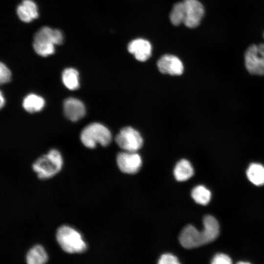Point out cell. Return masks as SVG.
Wrapping results in <instances>:
<instances>
[{"label":"cell","mask_w":264,"mask_h":264,"mask_svg":"<svg viewBox=\"0 0 264 264\" xmlns=\"http://www.w3.org/2000/svg\"><path fill=\"white\" fill-rule=\"evenodd\" d=\"M204 228L198 231L192 225H187L181 230L179 236L181 245L186 248H193L214 241L220 232L217 220L211 215H206L203 220Z\"/></svg>","instance_id":"6da1fadb"},{"label":"cell","mask_w":264,"mask_h":264,"mask_svg":"<svg viewBox=\"0 0 264 264\" xmlns=\"http://www.w3.org/2000/svg\"><path fill=\"white\" fill-rule=\"evenodd\" d=\"M55 238L60 248L67 253H81L87 249V244L81 234L69 225H62L58 227Z\"/></svg>","instance_id":"7a4b0ae2"},{"label":"cell","mask_w":264,"mask_h":264,"mask_svg":"<svg viewBox=\"0 0 264 264\" xmlns=\"http://www.w3.org/2000/svg\"><path fill=\"white\" fill-rule=\"evenodd\" d=\"M63 164L61 154L56 149L50 150L46 154L37 158L32 164V168L38 178L45 179L58 174Z\"/></svg>","instance_id":"3957f363"},{"label":"cell","mask_w":264,"mask_h":264,"mask_svg":"<svg viewBox=\"0 0 264 264\" xmlns=\"http://www.w3.org/2000/svg\"><path fill=\"white\" fill-rule=\"evenodd\" d=\"M111 134L104 125L99 123H92L87 126L82 131L80 139L85 146L94 148L97 144L108 146L111 142Z\"/></svg>","instance_id":"277c9868"},{"label":"cell","mask_w":264,"mask_h":264,"mask_svg":"<svg viewBox=\"0 0 264 264\" xmlns=\"http://www.w3.org/2000/svg\"><path fill=\"white\" fill-rule=\"evenodd\" d=\"M244 62L250 73L264 75V44L250 45L245 53Z\"/></svg>","instance_id":"5b68a950"},{"label":"cell","mask_w":264,"mask_h":264,"mask_svg":"<svg viewBox=\"0 0 264 264\" xmlns=\"http://www.w3.org/2000/svg\"><path fill=\"white\" fill-rule=\"evenodd\" d=\"M115 140L120 148L128 152H136L143 143L140 133L131 127L122 128L116 135Z\"/></svg>","instance_id":"8992f818"},{"label":"cell","mask_w":264,"mask_h":264,"mask_svg":"<svg viewBox=\"0 0 264 264\" xmlns=\"http://www.w3.org/2000/svg\"><path fill=\"white\" fill-rule=\"evenodd\" d=\"M183 1L184 6L183 23L190 28L197 27L204 15L203 6L198 0H184Z\"/></svg>","instance_id":"52a82bcc"},{"label":"cell","mask_w":264,"mask_h":264,"mask_svg":"<svg viewBox=\"0 0 264 264\" xmlns=\"http://www.w3.org/2000/svg\"><path fill=\"white\" fill-rule=\"evenodd\" d=\"M116 161L120 171L127 174L137 173L142 165L141 157L136 152H121L117 155Z\"/></svg>","instance_id":"ba28073f"},{"label":"cell","mask_w":264,"mask_h":264,"mask_svg":"<svg viewBox=\"0 0 264 264\" xmlns=\"http://www.w3.org/2000/svg\"><path fill=\"white\" fill-rule=\"evenodd\" d=\"M157 66L161 73L171 75H180L184 70L181 61L177 57L171 54L162 56L157 62Z\"/></svg>","instance_id":"9c48e42d"},{"label":"cell","mask_w":264,"mask_h":264,"mask_svg":"<svg viewBox=\"0 0 264 264\" xmlns=\"http://www.w3.org/2000/svg\"><path fill=\"white\" fill-rule=\"evenodd\" d=\"M128 51L140 62H145L151 57L152 47L150 43L144 39L137 38L129 43Z\"/></svg>","instance_id":"30bf717a"},{"label":"cell","mask_w":264,"mask_h":264,"mask_svg":"<svg viewBox=\"0 0 264 264\" xmlns=\"http://www.w3.org/2000/svg\"><path fill=\"white\" fill-rule=\"evenodd\" d=\"M63 107L65 115L73 122L81 119L86 114L84 104L75 98L69 97L66 99L64 102Z\"/></svg>","instance_id":"8fae6325"},{"label":"cell","mask_w":264,"mask_h":264,"mask_svg":"<svg viewBox=\"0 0 264 264\" xmlns=\"http://www.w3.org/2000/svg\"><path fill=\"white\" fill-rule=\"evenodd\" d=\"M17 13L20 20L25 22L38 17L37 5L32 0H23L17 7Z\"/></svg>","instance_id":"7c38bea8"},{"label":"cell","mask_w":264,"mask_h":264,"mask_svg":"<svg viewBox=\"0 0 264 264\" xmlns=\"http://www.w3.org/2000/svg\"><path fill=\"white\" fill-rule=\"evenodd\" d=\"M47 260V254L41 244L34 245L25 254V261L28 264H43L46 263Z\"/></svg>","instance_id":"4fadbf2b"},{"label":"cell","mask_w":264,"mask_h":264,"mask_svg":"<svg viewBox=\"0 0 264 264\" xmlns=\"http://www.w3.org/2000/svg\"><path fill=\"white\" fill-rule=\"evenodd\" d=\"M194 174V169L190 162L185 159L179 160L176 165L174 175L179 181L188 180Z\"/></svg>","instance_id":"5bb4252c"},{"label":"cell","mask_w":264,"mask_h":264,"mask_svg":"<svg viewBox=\"0 0 264 264\" xmlns=\"http://www.w3.org/2000/svg\"><path fill=\"white\" fill-rule=\"evenodd\" d=\"M44 104V98L35 94L27 95L22 102L23 108L30 113L40 111L43 109Z\"/></svg>","instance_id":"9a60e30c"},{"label":"cell","mask_w":264,"mask_h":264,"mask_svg":"<svg viewBox=\"0 0 264 264\" xmlns=\"http://www.w3.org/2000/svg\"><path fill=\"white\" fill-rule=\"evenodd\" d=\"M248 179L253 184L260 186L264 184V167L259 163H252L246 171Z\"/></svg>","instance_id":"2e32d148"},{"label":"cell","mask_w":264,"mask_h":264,"mask_svg":"<svg viewBox=\"0 0 264 264\" xmlns=\"http://www.w3.org/2000/svg\"><path fill=\"white\" fill-rule=\"evenodd\" d=\"M62 81L68 89L74 90L79 87V73L73 68H66L62 73Z\"/></svg>","instance_id":"e0dca14e"},{"label":"cell","mask_w":264,"mask_h":264,"mask_svg":"<svg viewBox=\"0 0 264 264\" xmlns=\"http://www.w3.org/2000/svg\"><path fill=\"white\" fill-rule=\"evenodd\" d=\"M33 46L38 55L44 57L52 54L55 51L54 44L47 40H34Z\"/></svg>","instance_id":"ac0fdd59"},{"label":"cell","mask_w":264,"mask_h":264,"mask_svg":"<svg viewBox=\"0 0 264 264\" xmlns=\"http://www.w3.org/2000/svg\"><path fill=\"white\" fill-rule=\"evenodd\" d=\"M191 196L194 200L201 205L207 204L211 199L210 191L203 185H198L192 191Z\"/></svg>","instance_id":"d6986e66"},{"label":"cell","mask_w":264,"mask_h":264,"mask_svg":"<svg viewBox=\"0 0 264 264\" xmlns=\"http://www.w3.org/2000/svg\"><path fill=\"white\" fill-rule=\"evenodd\" d=\"M170 20L176 26L183 23L184 20V6L183 1L176 3L173 7L170 14Z\"/></svg>","instance_id":"ffe728a7"},{"label":"cell","mask_w":264,"mask_h":264,"mask_svg":"<svg viewBox=\"0 0 264 264\" xmlns=\"http://www.w3.org/2000/svg\"><path fill=\"white\" fill-rule=\"evenodd\" d=\"M11 73L9 68L3 63L0 65V82L4 84L10 81Z\"/></svg>","instance_id":"44dd1931"},{"label":"cell","mask_w":264,"mask_h":264,"mask_svg":"<svg viewBox=\"0 0 264 264\" xmlns=\"http://www.w3.org/2000/svg\"><path fill=\"white\" fill-rule=\"evenodd\" d=\"M158 263L159 264H178L179 262L176 257L172 254L166 253L163 254L160 257Z\"/></svg>","instance_id":"7402d4cb"},{"label":"cell","mask_w":264,"mask_h":264,"mask_svg":"<svg viewBox=\"0 0 264 264\" xmlns=\"http://www.w3.org/2000/svg\"><path fill=\"white\" fill-rule=\"evenodd\" d=\"M211 263L213 264H232V260L227 255L219 253L213 257Z\"/></svg>","instance_id":"603a6c76"},{"label":"cell","mask_w":264,"mask_h":264,"mask_svg":"<svg viewBox=\"0 0 264 264\" xmlns=\"http://www.w3.org/2000/svg\"><path fill=\"white\" fill-rule=\"evenodd\" d=\"M0 108H2L5 104V100H4V97L3 96L1 92H0Z\"/></svg>","instance_id":"cb8c5ba5"},{"label":"cell","mask_w":264,"mask_h":264,"mask_svg":"<svg viewBox=\"0 0 264 264\" xmlns=\"http://www.w3.org/2000/svg\"><path fill=\"white\" fill-rule=\"evenodd\" d=\"M239 264H248L247 262H240L238 263Z\"/></svg>","instance_id":"d4e9b609"}]
</instances>
